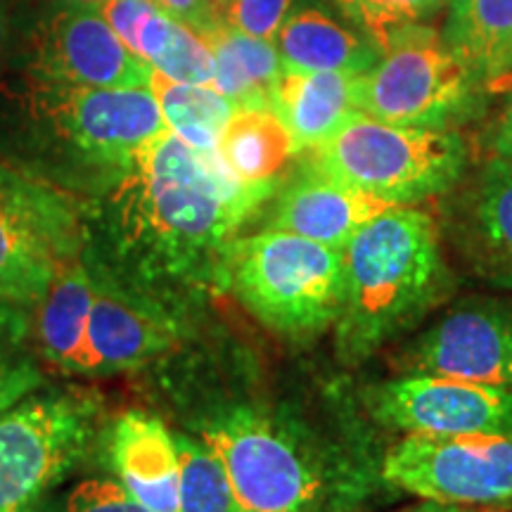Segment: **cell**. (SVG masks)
I'll return each instance as SVG.
<instances>
[{
	"label": "cell",
	"instance_id": "obj_1",
	"mask_svg": "<svg viewBox=\"0 0 512 512\" xmlns=\"http://www.w3.org/2000/svg\"><path fill=\"white\" fill-rule=\"evenodd\" d=\"M275 190L240 183L216 152L166 131L98 200L86 202L81 254L190 323L207 294L221 290L242 223Z\"/></svg>",
	"mask_w": 512,
	"mask_h": 512
},
{
	"label": "cell",
	"instance_id": "obj_2",
	"mask_svg": "<svg viewBox=\"0 0 512 512\" xmlns=\"http://www.w3.org/2000/svg\"><path fill=\"white\" fill-rule=\"evenodd\" d=\"M169 399L185 430L221 458L240 512H349L375 479L356 434L323 430L292 403L247 387L240 373L226 380L195 363Z\"/></svg>",
	"mask_w": 512,
	"mask_h": 512
},
{
	"label": "cell",
	"instance_id": "obj_3",
	"mask_svg": "<svg viewBox=\"0 0 512 512\" xmlns=\"http://www.w3.org/2000/svg\"><path fill=\"white\" fill-rule=\"evenodd\" d=\"M344 254L339 363L356 368L413 332L456 290L439 223L415 207H389L356 230Z\"/></svg>",
	"mask_w": 512,
	"mask_h": 512
},
{
	"label": "cell",
	"instance_id": "obj_4",
	"mask_svg": "<svg viewBox=\"0 0 512 512\" xmlns=\"http://www.w3.org/2000/svg\"><path fill=\"white\" fill-rule=\"evenodd\" d=\"M29 121L60 166L55 183L102 195L166 128L150 88H69L31 83Z\"/></svg>",
	"mask_w": 512,
	"mask_h": 512
},
{
	"label": "cell",
	"instance_id": "obj_5",
	"mask_svg": "<svg viewBox=\"0 0 512 512\" xmlns=\"http://www.w3.org/2000/svg\"><path fill=\"white\" fill-rule=\"evenodd\" d=\"M221 290L275 335L318 337L335 328L342 309L344 254L285 230L238 235L228 249Z\"/></svg>",
	"mask_w": 512,
	"mask_h": 512
},
{
	"label": "cell",
	"instance_id": "obj_6",
	"mask_svg": "<svg viewBox=\"0 0 512 512\" xmlns=\"http://www.w3.org/2000/svg\"><path fill=\"white\" fill-rule=\"evenodd\" d=\"M306 152L311 169L389 207H413L448 195L463 181L470 162L456 131L396 126L361 112Z\"/></svg>",
	"mask_w": 512,
	"mask_h": 512
},
{
	"label": "cell",
	"instance_id": "obj_7",
	"mask_svg": "<svg viewBox=\"0 0 512 512\" xmlns=\"http://www.w3.org/2000/svg\"><path fill=\"white\" fill-rule=\"evenodd\" d=\"M105 401L86 387H38L0 415V512H36L100 448Z\"/></svg>",
	"mask_w": 512,
	"mask_h": 512
},
{
	"label": "cell",
	"instance_id": "obj_8",
	"mask_svg": "<svg viewBox=\"0 0 512 512\" xmlns=\"http://www.w3.org/2000/svg\"><path fill=\"white\" fill-rule=\"evenodd\" d=\"M380 60L354 81L356 110L396 126L456 131L484 107L486 86L437 29L413 24L380 41Z\"/></svg>",
	"mask_w": 512,
	"mask_h": 512
},
{
	"label": "cell",
	"instance_id": "obj_9",
	"mask_svg": "<svg viewBox=\"0 0 512 512\" xmlns=\"http://www.w3.org/2000/svg\"><path fill=\"white\" fill-rule=\"evenodd\" d=\"M86 202L0 157V306L34 309L55 273L83 249Z\"/></svg>",
	"mask_w": 512,
	"mask_h": 512
},
{
	"label": "cell",
	"instance_id": "obj_10",
	"mask_svg": "<svg viewBox=\"0 0 512 512\" xmlns=\"http://www.w3.org/2000/svg\"><path fill=\"white\" fill-rule=\"evenodd\" d=\"M382 482L465 508H512V432L406 434L384 451Z\"/></svg>",
	"mask_w": 512,
	"mask_h": 512
},
{
	"label": "cell",
	"instance_id": "obj_11",
	"mask_svg": "<svg viewBox=\"0 0 512 512\" xmlns=\"http://www.w3.org/2000/svg\"><path fill=\"white\" fill-rule=\"evenodd\" d=\"M373 422L401 434L512 432V392L460 377L406 373L363 394Z\"/></svg>",
	"mask_w": 512,
	"mask_h": 512
},
{
	"label": "cell",
	"instance_id": "obj_12",
	"mask_svg": "<svg viewBox=\"0 0 512 512\" xmlns=\"http://www.w3.org/2000/svg\"><path fill=\"white\" fill-rule=\"evenodd\" d=\"M152 67L133 55L100 8L55 3L31 41V83L69 88H150Z\"/></svg>",
	"mask_w": 512,
	"mask_h": 512
},
{
	"label": "cell",
	"instance_id": "obj_13",
	"mask_svg": "<svg viewBox=\"0 0 512 512\" xmlns=\"http://www.w3.org/2000/svg\"><path fill=\"white\" fill-rule=\"evenodd\" d=\"M86 266L93 280V306L79 377H110L145 368L181 344L188 320L128 290L88 261Z\"/></svg>",
	"mask_w": 512,
	"mask_h": 512
},
{
	"label": "cell",
	"instance_id": "obj_14",
	"mask_svg": "<svg viewBox=\"0 0 512 512\" xmlns=\"http://www.w3.org/2000/svg\"><path fill=\"white\" fill-rule=\"evenodd\" d=\"M403 368L512 392V304L498 299L456 304L411 339Z\"/></svg>",
	"mask_w": 512,
	"mask_h": 512
},
{
	"label": "cell",
	"instance_id": "obj_15",
	"mask_svg": "<svg viewBox=\"0 0 512 512\" xmlns=\"http://www.w3.org/2000/svg\"><path fill=\"white\" fill-rule=\"evenodd\" d=\"M439 230L467 273L512 287V159H489L446 204Z\"/></svg>",
	"mask_w": 512,
	"mask_h": 512
},
{
	"label": "cell",
	"instance_id": "obj_16",
	"mask_svg": "<svg viewBox=\"0 0 512 512\" xmlns=\"http://www.w3.org/2000/svg\"><path fill=\"white\" fill-rule=\"evenodd\" d=\"M100 456L112 477L150 512H181V463L174 430L155 413L124 411L105 425Z\"/></svg>",
	"mask_w": 512,
	"mask_h": 512
},
{
	"label": "cell",
	"instance_id": "obj_17",
	"mask_svg": "<svg viewBox=\"0 0 512 512\" xmlns=\"http://www.w3.org/2000/svg\"><path fill=\"white\" fill-rule=\"evenodd\" d=\"M384 209H389V204L306 164L292 181L275 190L266 228L344 249L356 230Z\"/></svg>",
	"mask_w": 512,
	"mask_h": 512
},
{
	"label": "cell",
	"instance_id": "obj_18",
	"mask_svg": "<svg viewBox=\"0 0 512 512\" xmlns=\"http://www.w3.org/2000/svg\"><path fill=\"white\" fill-rule=\"evenodd\" d=\"M287 72L363 74L380 60V43L358 27H344L328 12L304 8L285 17L275 34Z\"/></svg>",
	"mask_w": 512,
	"mask_h": 512
},
{
	"label": "cell",
	"instance_id": "obj_19",
	"mask_svg": "<svg viewBox=\"0 0 512 512\" xmlns=\"http://www.w3.org/2000/svg\"><path fill=\"white\" fill-rule=\"evenodd\" d=\"M93 306V280L79 254L55 273L38 299L34 318L36 354L50 368L79 377Z\"/></svg>",
	"mask_w": 512,
	"mask_h": 512
},
{
	"label": "cell",
	"instance_id": "obj_20",
	"mask_svg": "<svg viewBox=\"0 0 512 512\" xmlns=\"http://www.w3.org/2000/svg\"><path fill=\"white\" fill-rule=\"evenodd\" d=\"M344 72H287L273 91L271 110L285 121L299 152L335 136L354 117V81Z\"/></svg>",
	"mask_w": 512,
	"mask_h": 512
},
{
	"label": "cell",
	"instance_id": "obj_21",
	"mask_svg": "<svg viewBox=\"0 0 512 512\" xmlns=\"http://www.w3.org/2000/svg\"><path fill=\"white\" fill-rule=\"evenodd\" d=\"M216 155L240 183L280 188V174L299 147L271 107H238L223 128Z\"/></svg>",
	"mask_w": 512,
	"mask_h": 512
},
{
	"label": "cell",
	"instance_id": "obj_22",
	"mask_svg": "<svg viewBox=\"0 0 512 512\" xmlns=\"http://www.w3.org/2000/svg\"><path fill=\"white\" fill-rule=\"evenodd\" d=\"M214 55V88L235 107H271L273 91L283 74L273 41L254 38L221 22L200 34Z\"/></svg>",
	"mask_w": 512,
	"mask_h": 512
},
{
	"label": "cell",
	"instance_id": "obj_23",
	"mask_svg": "<svg viewBox=\"0 0 512 512\" xmlns=\"http://www.w3.org/2000/svg\"><path fill=\"white\" fill-rule=\"evenodd\" d=\"M441 38L484 86L512 72V0H448Z\"/></svg>",
	"mask_w": 512,
	"mask_h": 512
},
{
	"label": "cell",
	"instance_id": "obj_24",
	"mask_svg": "<svg viewBox=\"0 0 512 512\" xmlns=\"http://www.w3.org/2000/svg\"><path fill=\"white\" fill-rule=\"evenodd\" d=\"M150 91L162 107L166 128L200 152H216L223 128L238 107L214 86L171 81L152 72Z\"/></svg>",
	"mask_w": 512,
	"mask_h": 512
},
{
	"label": "cell",
	"instance_id": "obj_25",
	"mask_svg": "<svg viewBox=\"0 0 512 512\" xmlns=\"http://www.w3.org/2000/svg\"><path fill=\"white\" fill-rule=\"evenodd\" d=\"M174 439L181 463V512H240L238 496L221 458L195 434L176 430Z\"/></svg>",
	"mask_w": 512,
	"mask_h": 512
},
{
	"label": "cell",
	"instance_id": "obj_26",
	"mask_svg": "<svg viewBox=\"0 0 512 512\" xmlns=\"http://www.w3.org/2000/svg\"><path fill=\"white\" fill-rule=\"evenodd\" d=\"M100 12L121 43L150 67L166 53L178 27V19L159 10L152 0H105Z\"/></svg>",
	"mask_w": 512,
	"mask_h": 512
},
{
	"label": "cell",
	"instance_id": "obj_27",
	"mask_svg": "<svg viewBox=\"0 0 512 512\" xmlns=\"http://www.w3.org/2000/svg\"><path fill=\"white\" fill-rule=\"evenodd\" d=\"M24 309L0 306V415L46 382L38 354L24 344Z\"/></svg>",
	"mask_w": 512,
	"mask_h": 512
},
{
	"label": "cell",
	"instance_id": "obj_28",
	"mask_svg": "<svg viewBox=\"0 0 512 512\" xmlns=\"http://www.w3.org/2000/svg\"><path fill=\"white\" fill-rule=\"evenodd\" d=\"M335 3L354 27L363 29L380 43L394 31L434 17L446 8L448 0H335Z\"/></svg>",
	"mask_w": 512,
	"mask_h": 512
},
{
	"label": "cell",
	"instance_id": "obj_29",
	"mask_svg": "<svg viewBox=\"0 0 512 512\" xmlns=\"http://www.w3.org/2000/svg\"><path fill=\"white\" fill-rule=\"evenodd\" d=\"M36 512H150L121 486L119 479L86 477L81 482L62 484Z\"/></svg>",
	"mask_w": 512,
	"mask_h": 512
},
{
	"label": "cell",
	"instance_id": "obj_30",
	"mask_svg": "<svg viewBox=\"0 0 512 512\" xmlns=\"http://www.w3.org/2000/svg\"><path fill=\"white\" fill-rule=\"evenodd\" d=\"M152 72L162 74L171 81L214 86V55H211L207 41L195 29L178 22L169 48L159 57Z\"/></svg>",
	"mask_w": 512,
	"mask_h": 512
},
{
	"label": "cell",
	"instance_id": "obj_31",
	"mask_svg": "<svg viewBox=\"0 0 512 512\" xmlns=\"http://www.w3.org/2000/svg\"><path fill=\"white\" fill-rule=\"evenodd\" d=\"M292 0H221V19L254 38L275 41Z\"/></svg>",
	"mask_w": 512,
	"mask_h": 512
},
{
	"label": "cell",
	"instance_id": "obj_32",
	"mask_svg": "<svg viewBox=\"0 0 512 512\" xmlns=\"http://www.w3.org/2000/svg\"><path fill=\"white\" fill-rule=\"evenodd\" d=\"M159 10H164L166 15L176 17L178 22L188 24L202 34L204 29H209L211 24L221 22L219 5L214 0H152Z\"/></svg>",
	"mask_w": 512,
	"mask_h": 512
},
{
	"label": "cell",
	"instance_id": "obj_33",
	"mask_svg": "<svg viewBox=\"0 0 512 512\" xmlns=\"http://www.w3.org/2000/svg\"><path fill=\"white\" fill-rule=\"evenodd\" d=\"M491 150H494L496 157L512 159V95L505 102L494 131H491Z\"/></svg>",
	"mask_w": 512,
	"mask_h": 512
},
{
	"label": "cell",
	"instance_id": "obj_34",
	"mask_svg": "<svg viewBox=\"0 0 512 512\" xmlns=\"http://www.w3.org/2000/svg\"><path fill=\"white\" fill-rule=\"evenodd\" d=\"M401 512H479L477 508H465V505H448V503H437V501H422L418 505H411V508Z\"/></svg>",
	"mask_w": 512,
	"mask_h": 512
},
{
	"label": "cell",
	"instance_id": "obj_35",
	"mask_svg": "<svg viewBox=\"0 0 512 512\" xmlns=\"http://www.w3.org/2000/svg\"><path fill=\"white\" fill-rule=\"evenodd\" d=\"M5 41H8V15H5V0H0V62L5 55Z\"/></svg>",
	"mask_w": 512,
	"mask_h": 512
},
{
	"label": "cell",
	"instance_id": "obj_36",
	"mask_svg": "<svg viewBox=\"0 0 512 512\" xmlns=\"http://www.w3.org/2000/svg\"><path fill=\"white\" fill-rule=\"evenodd\" d=\"M53 3H76V5H93V8H100L105 0H53Z\"/></svg>",
	"mask_w": 512,
	"mask_h": 512
},
{
	"label": "cell",
	"instance_id": "obj_37",
	"mask_svg": "<svg viewBox=\"0 0 512 512\" xmlns=\"http://www.w3.org/2000/svg\"><path fill=\"white\" fill-rule=\"evenodd\" d=\"M214 3H216V5H219V3H221V0H214Z\"/></svg>",
	"mask_w": 512,
	"mask_h": 512
}]
</instances>
